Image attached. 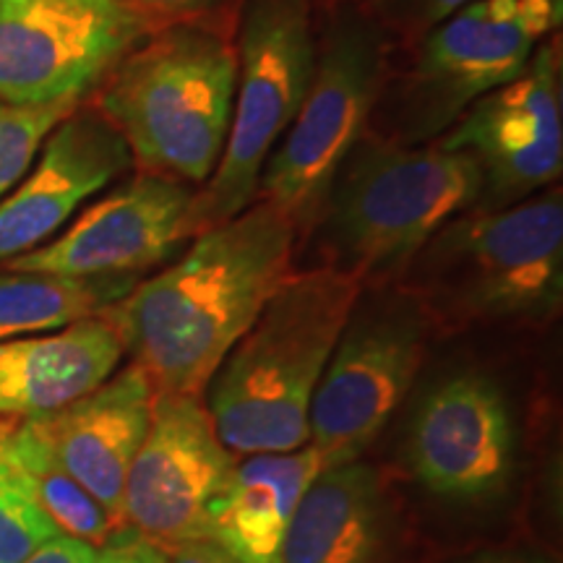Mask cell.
<instances>
[{"mask_svg": "<svg viewBox=\"0 0 563 563\" xmlns=\"http://www.w3.org/2000/svg\"><path fill=\"white\" fill-rule=\"evenodd\" d=\"M79 104V100L53 104L0 102V201L30 173L55 125Z\"/></svg>", "mask_w": 563, "mask_h": 563, "instance_id": "obj_22", "label": "cell"}, {"mask_svg": "<svg viewBox=\"0 0 563 563\" xmlns=\"http://www.w3.org/2000/svg\"><path fill=\"white\" fill-rule=\"evenodd\" d=\"M139 9L162 16H178V21H209L220 24L214 16H232L241 11L243 0H129Z\"/></svg>", "mask_w": 563, "mask_h": 563, "instance_id": "obj_25", "label": "cell"}, {"mask_svg": "<svg viewBox=\"0 0 563 563\" xmlns=\"http://www.w3.org/2000/svg\"><path fill=\"white\" fill-rule=\"evenodd\" d=\"M238 84L228 144L196 188L188 238L230 222L256 201L262 170L298 115L316 66L311 0H243L238 11Z\"/></svg>", "mask_w": 563, "mask_h": 563, "instance_id": "obj_7", "label": "cell"}, {"mask_svg": "<svg viewBox=\"0 0 563 563\" xmlns=\"http://www.w3.org/2000/svg\"><path fill=\"white\" fill-rule=\"evenodd\" d=\"M467 3L473 0H368V13L384 26L386 34L391 32L415 42Z\"/></svg>", "mask_w": 563, "mask_h": 563, "instance_id": "obj_24", "label": "cell"}, {"mask_svg": "<svg viewBox=\"0 0 563 563\" xmlns=\"http://www.w3.org/2000/svg\"><path fill=\"white\" fill-rule=\"evenodd\" d=\"M235 462L201 394L154 391L150 431L125 477V527L165 551L207 540L209 509Z\"/></svg>", "mask_w": 563, "mask_h": 563, "instance_id": "obj_11", "label": "cell"}, {"mask_svg": "<svg viewBox=\"0 0 563 563\" xmlns=\"http://www.w3.org/2000/svg\"><path fill=\"white\" fill-rule=\"evenodd\" d=\"M194 194L196 188L186 183L141 170L84 209L58 238L3 266L66 277H141L188 241L186 220Z\"/></svg>", "mask_w": 563, "mask_h": 563, "instance_id": "obj_13", "label": "cell"}, {"mask_svg": "<svg viewBox=\"0 0 563 563\" xmlns=\"http://www.w3.org/2000/svg\"><path fill=\"white\" fill-rule=\"evenodd\" d=\"M125 355L102 316L0 342V418L32 420L87 397Z\"/></svg>", "mask_w": 563, "mask_h": 563, "instance_id": "obj_17", "label": "cell"}, {"mask_svg": "<svg viewBox=\"0 0 563 563\" xmlns=\"http://www.w3.org/2000/svg\"><path fill=\"white\" fill-rule=\"evenodd\" d=\"M389 70V34L361 3H336L316 40V66L298 115L258 178L256 201L272 203L308 235L352 146L368 133Z\"/></svg>", "mask_w": 563, "mask_h": 563, "instance_id": "obj_6", "label": "cell"}, {"mask_svg": "<svg viewBox=\"0 0 563 563\" xmlns=\"http://www.w3.org/2000/svg\"><path fill=\"white\" fill-rule=\"evenodd\" d=\"M470 563H551V561L530 559V555H488V559H477Z\"/></svg>", "mask_w": 563, "mask_h": 563, "instance_id": "obj_29", "label": "cell"}, {"mask_svg": "<svg viewBox=\"0 0 563 563\" xmlns=\"http://www.w3.org/2000/svg\"><path fill=\"white\" fill-rule=\"evenodd\" d=\"M386 522L382 477L371 464L329 467L302 496L279 563H382Z\"/></svg>", "mask_w": 563, "mask_h": 563, "instance_id": "obj_19", "label": "cell"}, {"mask_svg": "<svg viewBox=\"0 0 563 563\" xmlns=\"http://www.w3.org/2000/svg\"><path fill=\"white\" fill-rule=\"evenodd\" d=\"M152 19L129 0H0V102H81L150 37Z\"/></svg>", "mask_w": 563, "mask_h": 563, "instance_id": "obj_10", "label": "cell"}, {"mask_svg": "<svg viewBox=\"0 0 563 563\" xmlns=\"http://www.w3.org/2000/svg\"><path fill=\"white\" fill-rule=\"evenodd\" d=\"M431 329L405 287H373L368 298L363 290L308 412V443L323 467L357 462L378 439L418 378Z\"/></svg>", "mask_w": 563, "mask_h": 563, "instance_id": "obj_8", "label": "cell"}, {"mask_svg": "<svg viewBox=\"0 0 563 563\" xmlns=\"http://www.w3.org/2000/svg\"><path fill=\"white\" fill-rule=\"evenodd\" d=\"M97 548L87 540L70 538V534H55L19 563H95Z\"/></svg>", "mask_w": 563, "mask_h": 563, "instance_id": "obj_27", "label": "cell"}, {"mask_svg": "<svg viewBox=\"0 0 563 563\" xmlns=\"http://www.w3.org/2000/svg\"><path fill=\"white\" fill-rule=\"evenodd\" d=\"M95 563H167V551L131 527H121L108 543L97 548Z\"/></svg>", "mask_w": 563, "mask_h": 563, "instance_id": "obj_26", "label": "cell"}, {"mask_svg": "<svg viewBox=\"0 0 563 563\" xmlns=\"http://www.w3.org/2000/svg\"><path fill=\"white\" fill-rule=\"evenodd\" d=\"M136 274L66 277L47 272H0V342L58 332L100 316L136 287Z\"/></svg>", "mask_w": 563, "mask_h": 563, "instance_id": "obj_20", "label": "cell"}, {"mask_svg": "<svg viewBox=\"0 0 563 563\" xmlns=\"http://www.w3.org/2000/svg\"><path fill=\"white\" fill-rule=\"evenodd\" d=\"M559 30L540 0H473L415 40L391 110L397 144L441 139L481 97L522 74L538 42Z\"/></svg>", "mask_w": 563, "mask_h": 563, "instance_id": "obj_9", "label": "cell"}, {"mask_svg": "<svg viewBox=\"0 0 563 563\" xmlns=\"http://www.w3.org/2000/svg\"><path fill=\"white\" fill-rule=\"evenodd\" d=\"M167 563H235L224 555L220 548L209 540H196V543H183L167 551Z\"/></svg>", "mask_w": 563, "mask_h": 563, "instance_id": "obj_28", "label": "cell"}, {"mask_svg": "<svg viewBox=\"0 0 563 563\" xmlns=\"http://www.w3.org/2000/svg\"><path fill=\"white\" fill-rule=\"evenodd\" d=\"M402 279L433 327L553 319L563 300L561 188L454 217L422 245Z\"/></svg>", "mask_w": 563, "mask_h": 563, "instance_id": "obj_5", "label": "cell"}, {"mask_svg": "<svg viewBox=\"0 0 563 563\" xmlns=\"http://www.w3.org/2000/svg\"><path fill=\"white\" fill-rule=\"evenodd\" d=\"M131 165L121 133L100 110L79 104L55 125L30 173L0 201V264L45 245Z\"/></svg>", "mask_w": 563, "mask_h": 563, "instance_id": "obj_15", "label": "cell"}, {"mask_svg": "<svg viewBox=\"0 0 563 563\" xmlns=\"http://www.w3.org/2000/svg\"><path fill=\"white\" fill-rule=\"evenodd\" d=\"M410 464L441 498L498 496L514 473V420L501 386L481 373H460L435 386L415 415Z\"/></svg>", "mask_w": 563, "mask_h": 563, "instance_id": "obj_14", "label": "cell"}, {"mask_svg": "<svg viewBox=\"0 0 563 563\" xmlns=\"http://www.w3.org/2000/svg\"><path fill=\"white\" fill-rule=\"evenodd\" d=\"M0 464L63 534L100 548L118 532L100 501L63 470L24 420H0Z\"/></svg>", "mask_w": 563, "mask_h": 563, "instance_id": "obj_21", "label": "cell"}, {"mask_svg": "<svg viewBox=\"0 0 563 563\" xmlns=\"http://www.w3.org/2000/svg\"><path fill=\"white\" fill-rule=\"evenodd\" d=\"M152 402L150 376L131 363L63 410L24 420L63 470L100 501L118 530L125 527V477L150 431Z\"/></svg>", "mask_w": 563, "mask_h": 563, "instance_id": "obj_16", "label": "cell"}, {"mask_svg": "<svg viewBox=\"0 0 563 563\" xmlns=\"http://www.w3.org/2000/svg\"><path fill=\"white\" fill-rule=\"evenodd\" d=\"M561 45L538 42L517 79L493 89L443 133L446 150L473 154L483 175L475 209H506L555 186L563 170Z\"/></svg>", "mask_w": 563, "mask_h": 563, "instance_id": "obj_12", "label": "cell"}, {"mask_svg": "<svg viewBox=\"0 0 563 563\" xmlns=\"http://www.w3.org/2000/svg\"><path fill=\"white\" fill-rule=\"evenodd\" d=\"M60 534L37 504L0 464V563H19L45 540Z\"/></svg>", "mask_w": 563, "mask_h": 563, "instance_id": "obj_23", "label": "cell"}, {"mask_svg": "<svg viewBox=\"0 0 563 563\" xmlns=\"http://www.w3.org/2000/svg\"><path fill=\"white\" fill-rule=\"evenodd\" d=\"M329 3L336 5V3H361V0H329Z\"/></svg>", "mask_w": 563, "mask_h": 563, "instance_id": "obj_31", "label": "cell"}, {"mask_svg": "<svg viewBox=\"0 0 563 563\" xmlns=\"http://www.w3.org/2000/svg\"><path fill=\"white\" fill-rule=\"evenodd\" d=\"M97 110L141 170L201 188L228 144L238 84L232 37L209 21H173L104 79Z\"/></svg>", "mask_w": 563, "mask_h": 563, "instance_id": "obj_3", "label": "cell"}, {"mask_svg": "<svg viewBox=\"0 0 563 563\" xmlns=\"http://www.w3.org/2000/svg\"><path fill=\"white\" fill-rule=\"evenodd\" d=\"M540 3H543L545 9L551 11V16L555 19V24L561 26V21H563V0H540Z\"/></svg>", "mask_w": 563, "mask_h": 563, "instance_id": "obj_30", "label": "cell"}, {"mask_svg": "<svg viewBox=\"0 0 563 563\" xmlns=\"http://www.w3.org/2000/svg\"><path fill=\"white\" fill-rule=\"evenodd\" d=\"M323 470L311 443L295 452L245 454L211 504L207 540L235 563H279L295 511Z\"/></svg>", "mask_w": 563, "mask_h": 563, "instance_id": "obj_18", "label": "cell"}, {"mask_svg": "<svg viewBox=\"0 0 563 563\" xmlns=\"http://www.w3.org/2000/svg\"><path fill=\"white\" fill-rule=\"evenodd\" d=\"M365 290L355 274L295 272L209 382V415L232 454L295 452L329 357Z\"/></svg>", "mask_w": 563, "mask_h": 563, "instance_id": "obj_2", "label": "cell"}, {"mask_svg": "<svg viewBox=\"0 0 563 563\" xmlns=\"http://www.w3.org/2000/svg\"><path fill=\"white\" fill-rule=\"evenodd\" d=\"M295 224L266 201L194 238L173 266L100 313L154 391L203 394L228 352L292 277Z\"/></svg>", "mask_w": 563, "mask_h": 563, "instance_id": "obj_1", "label": "cell"}, {"mask_svg": "<svg viewBox=\"0 0 563 563\" xmlns=\"http://www.w3.org/2000/svg\"><path fill=\"white\" fill-rule=\"evenodd\" d=\"M481 191L473 154L365 133L342 162L316 224L327 266L355 274L365 287L391 285L443 224L477 207Z\"/></svg>", "mask_w": 563, "mask_h": 563, "instance_id": "obj_4", "label": "cell"}]
</instances>
